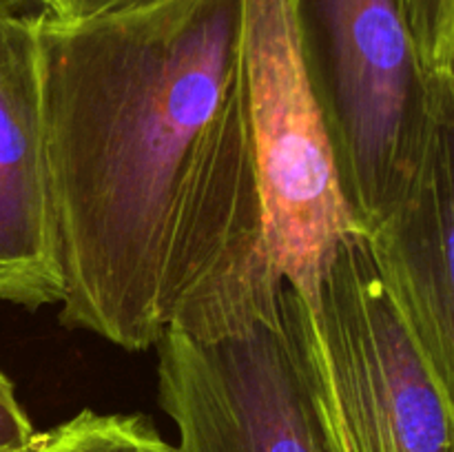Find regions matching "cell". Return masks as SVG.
<instances>
[{"label": "cell", "instance_id": "obj_1", "mask_svg": "<svg viewBox=\"0 0 454 452\" xmlns=\"http://www.w3.org/2000/svg\"><path fill=\"white\" fill-rule=\"evenodd\" d=\"M242 0L38 13L60 322L122 350L275 273L264 246Z\"/></svg>", "mask_w": 454, "mask_h": 452}, {"label": "cell", "instance_id": "obj_2", "mask_svg": "<svg viewBox=\"0 0 454 452\" xmlns=\"http://www.w3.org/2000/svg\"><path fill=\"white\" fill-rule=\"evenodd\" d=\"M153 348L173 452H331L295 291L279 275L168 328Z\"/></svg>", "mask_w": 454, "mask_h": 452}, {"label": "cell", "instance_id": "obj_3", "mask_svg": "<svg viewBox=\"0 0 454 452\" xmlns=\"http://www.w3.org/2000/svg\"><path fill=\"white\" fill-rule=\"evenodd\" d=\"M295 291V288H293ZM297 322L331 452H454V399L417 344L362 233L340 239Z\"/></svg>", "mask_w": 454, "mask_h": 452}, {"label": "cell", "instance_id": "obj_4", "mask_svg": "<svg viewBox=\"0 0 454 452\" xmlns=\"http://www.w3.org/2000/svg\"><path fill=\"white\" fill-rule=\"evenodd\" d=\"M291 4L341 195L366 235L393 211L419 164L437 84L421 69L402 0Z\"/></svg>", "mask_w": 454, "mask_h": 452}, {"label": "cell", "instance_id": "obj_5", "mask_svg": "<svg viewBox=\"0 0 454 452\" xmlns=\"http://www.w3.org/2000/svg\"><path fill=\"white\" fill-rule=\"evenodd\" d=\"M247 106L264 246L275 273L309 292L333 248L359 233L301 66L291 0H242Z\"/></svg>", "mask_w": 454, "mask_h": 452}, {"label": "cell", "instance_id": "obj_6", "mask_svg": "<svg viewBox=\"0 0 454 452\" xmlns=\"http://www.w3.org/2000/svg\"><path fill=\"white\" fill-rule=\"evenodd\" d=\"M454 82L434 87L419 164L364 235L372 264L439 379L454 388Z\"/></svg>", "mask_w": 454, "mask_h": 452}, {"label": "cell", "instance_id": "obj_7", "mask_svg": "<svg viewBox=\"0 0 454 452\" xmlns=\"http://www.w3.org/2000/svg\"><path fill=\"white\" fill-rule=\"evenodd\" d=\"M38 74V13H0V301L60 304Z\"/></svg>", "mask_w": 454, "mask_h": 452}, {"label": "cell", "instance_id": "obj_8", "mask_svg": "<svg viewBox=\"0 0 454 452\" xmlns=\"http://www.w3.org/2000/svg\"><path fill=\"white\" fill-rule=\"evenodd\" d=\"M20 452H173V446L146 415L82 410L34 433Z\"/></svg>", "mask_w": 454, "mask_h": 452}, {"label": "cell", "instance_id": "obj_9", "mask_svg": "<svg viewBox=\"0 0 454 452\" xmlns=\"http://www.w3.org/2000/svg\"><path fill=\"white\" fill-rule=\"evenodd\" d=\"M402 9L428 82H454V0H402Z\"/></svg>", "mask_w": 454, "mask_h": 452}, {"label": "cell", "instance_id": "obj_10", "mask_svg": "<svg viewBox=\"0 0 454 452\" xmlns=\"http://www.w3.org/2000/svg\"><path fill=\"white\" fill-rule=\"evenodd\" d=\"M34 433L29 417L18 401L16 388L0 370V452H20Z\"/></svg>", "mask_w": 454, "mask_h": 452}, {"label": "cell", "instance_id": "obj_11", "mask_svg": "<svg viewBox=\"0 0 454 452\" xmlns=\"http://www.w3.org/2000/svg\"><path fill=\"white\" fill-rule=\"evenodd\" d=\"M162 0H62L58 16L60 20H87V18L109 16V13L129 12V9L146 7Z\"/></svg>", "mask_w": 454, "mask_h": 452}, {"label": "cell", "instance_id": "obj_12", "mask_svg": "<svg viewBox=\"0 0 454 452\" xmlns=\"http://www.w3.org/2000/svg\"><path fill=\"white\" fill-rule=\"evenodd\" d=\"M62 0H0V13L22 16V13H47L58 16Z\"/></svg>", "mask_w": 454, "mask_h": 452}]
</instances>
